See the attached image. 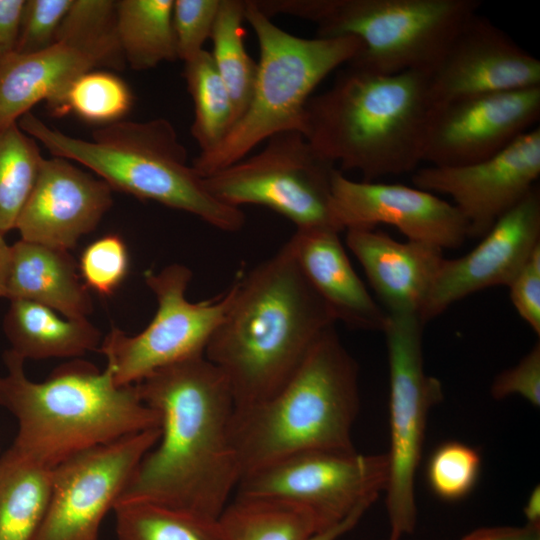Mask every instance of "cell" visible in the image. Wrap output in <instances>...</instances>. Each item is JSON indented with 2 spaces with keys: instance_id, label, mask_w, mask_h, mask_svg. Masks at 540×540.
<instances>
[{
  "instance_id": "f1b7e54d",
  "label": "cell",
  "mask_w": 540,
  "mask_h": 540,
  "mask_svg": "<svg viewBox=\"0 0 540 540\" xmlns=\"http://www.w3.org/2000/svg\"><path fill=\"white\" fill-rule=\"evenodd\" d=\"M245 5L242 0H220L210 37V54L232 98L236 121L249 105L257 75V63L248 54L243 40Z\"/></svg>"
},
{
  "instance_id": "277c9868",
  "label": "cell",
  "mask_w": 540,
  "mask_h": 540,
  "mask_svg": "<svg viewBox=\"0 0 540 540\" xmlns=\"http://www.w3.org/2000/svg\"><path fill=\"white\" fill-rule=\"evenodd\" d=\"M3 360L7 373L0 376V405L18 425L11 447L46 468L160 425L158 413L141 399L136 385H117L107 367L100 371L76 358L35 382L11 349Z\"/></svg>"
},
{
  "instance_id": "5bb4252c",
  "label": "cell",
  "mask_w": 540,
  "mask_h": 540,
  "mask_svg": "<svg viewBox=\"0 0 540 540\" xmlns=\"http://www.w3.org/2000/svg\"><path fill=\"white\" fill-rule=\"evenodd\" d=\"M540 176V127L518 137L499 153L466 165L417 168L415 187L448 195L468 227L469 238H482L535 186Z\"/></svg>"
},
{
  "instance_id": "b9f144b4",
  "label": "cell",
  "mask_w": 540,
  "mask_h": 540,
  "mask_svg": "<svg viewBox=\"0 0 540 540\" xmlns=\"http://www.w3.org/2000/svg\"><path fill=\"white\" fill-rule=\"evenodd\" d=\"M527 524H540V488L536 486L530 493L524 507Z\"/></svg>"
},
{
  "instance_id": "44dd1931",
  "label": "cell",
  "mask_w": 540,
  "mask_h": 540,
  "mask_svg": "<svg viewBox=\"0 0 540 540\" xmlns=\"http://www.w3.org/2000/svg\"><path fill=\"white\" fill-rule=\"evenodd\" d=\"M346 244L387 314L420 315L445 259L443 249L419 241L400 242L375 228L346 230Z\"/></svg>"
},
{
  "instance_id": "8fae6325",
  "label": "cell",
  "mask_w": 540,
  "mask_h": 540,
  "mask_svg": "<svg viewBox=\"0 0 540 540\" xmlns=\"http://www.w3.org/2000/svg\"><path fill=\"white\" fill-rule=\"evenodd\" d=\"M424 323L418 314H388L383 333L389 362L390 451L386 506L391 534L400 540L416 524L414 481L429 410L443 398L441 382L426 374Z\"/></svg>"
},
{
  "instance_id": "7c38bea8",
  "label": "cell",
  "mask_w": 540,
  "mask_h": 540,
  "mask_svg": "<svg viewBox=\"0 0 540 540\" xmlns=\"http://www.w3.org/2000/svg\"><path fill=\"white\" fill-rule=\"evenodd\" d=\"M157 301L148 326L136 335L112 327L98 349L119 386L134 385L165 366L204 355L206 346L231 304L234 287L211 300L191 302L186 290L191 270L170 264L144 273Z\"/></svg>"
},
{
  "instance_id": "8992f818",
  "label": "cell",
  "mask_w": 540,
  "mask_h": 540,
  "mask_svg": "<svg viewBox=\"0 0 540 540\" xmlns=\"http://www.w3.org/2000/svg\"><path fill=\"white\" fill-rule=\"evenodd\" d=\"M18 126L40 142L52 156L82 164L112 190L190 213L227 232L240 230V208L214 198L187 162V151L172 123L165 118L120 120L100 126L91 140L69 136L27 112Z\"/></svg>"
},
{
  "instance_id": "9c48e42d",
  "label": "cell",
  "mask_w": 540,
  "mask_h": 540,
  "mask_svg": "<svg viewBox=\"0 0 540 540\" xmlns=\"http://www.w3.org/2000/svg\"><path fill=\"white\" fill-rule=\"evenodd\" d=\"M386 454L307 451L242 477L233 497L288 504L308 512L321 534L336 540L387 488Z\"/></svg>"
},
{
  "instance_id": "ac0fdd59",
  "label": "cell",
  "mask_w": 540,
  "mask_h": 540,
  "mask_svg": "<svg viewBox=\"0 0 540 540\" xmlns=\"http://www.w3.org/2000/svg\"><path fill=\"white\" fill-rule=\"evenodd\" d=\"M467 254L444 259L420 313L423 323L477 291L509 286L540 246V191L535 186Z\"/></svg>"
},
{
  "instance_id": "3957f363",
  "label": "cell",
  "mask_w": 540,
  "mask_h": 540,
  "mask_svg": "<svg viewBox=\"0 0 540 540\" xmlns=\"http://www.w3.org/2000/svg\"><path fill=\"white\" fill-rule=\"evenodd\" d=\"M429 75L381 74L350 61L308 100L303 135L319 156L362 181L413 173L434 109Z\"/></svg>"
},
{
  "instance_id": "1f68e13d",
  "label": "cell",
  "mask_w": 540,
  "mask_h": 540,
  "mask_svg": "<svg viewBox=\"0 0 540 540\" xmlns=\"http://www.w3.org/2000/svg\"><path fill=\"white\" fill-rule=\"evenodd\" d=\"M132 102V93L120 77L93 70L77 77L52 111L72 112L86 122L105 126L120 121Z\"/></svg>"
},
{
  "instance_id": "d590c367",
  "label": "cell",
  "mask_w": 540,
  "mask_h": 540,
  "mask_svg": "<svg viewBox=\"0 0 540 540\" xmlns=\"http://www.w3.org/2000/svg\"><path fill=\"white\" fill-rule=\"evenodd\" d=\"M72 0H25L16 53L44 50L56 42Z\"/></svg>"
},
{
  "instance_id": "ba28073f",
  "label": "cell",
  "mask_w": 540,
  "mask_h": 540,
  "mask_svg": "<svg viewBox=\"0 0 540 540\" xmlns=\"http://www.w3.org/2000/svg\"><path fill=\"white\" fill-rule=\"evenodd\" d=\"M269 18L310 21L318 37L352 36L364 50L353 62L381 74L431 73L480 0H254Z\"/></svg>"
},
{
  "instance_id": "484cf974",
  "label": "cell",
  "mask_w": 540,
  "mask_h": 540,
  "mask_svg": "<svg viewBox=\"0 0 540 540\" xmlns=\"http://www.w3.org/2000/svg\"><path fill=\"white\" fill-rule=\"evenodd\" d=\"M174 0L116 1V33L134 70H148L178 59L173 29Z\"/></svg>"
},
{
  "instance_id": "e0dca14e",
  "label": "cell",
  "mask_w": 540,
  "mask_h": 540,
  "mask_svg": "<svg viewBox=\"0 0 540 540\" xmlns=\"http://www.w3.org/2000/svg\"><path fill=\"white\" fill-rule=\"evenodd\" d=\"M434 106L540 87V61L489 19L474 15L429 75Z\"/></svg>"
},
{
  "instance_id": "d6986e66",
  "label": "cell",
  "mask_w": 540,
  "mask_h": 540,
  "mask_svg": "<svg viewBox=\"0 0 540 540\" xmlns=\"http://www.w3.org/2000/svg\"><path fill=\"white\" fill-rule=\"evenodd\" d=\"M112 191L67 159L43 158L15 229L22 240L69 251L101 222Z\"/></svg>"
},
{
  "instance_id": "f546056e",
  "label": "cell",
  "mask_w": 540,
  "mask_h": 540,
  "mask_svg": "<svg viewBox=\"0 0 540 540\" xmlns=\"http://www.w3.org/2000/svg\"><path fill=\"white\" fill-rule=\"evenodd\" d=\"M187 89L194 103L191 134L201 152L215 147L236 121L230 93L209 51L202 50L184 63Z\"/></svg>"
},
{
  "instance_id": "836d02e7",
  "label": "cell",
  "mask_w": 540,
  "mask_h": 540,
  "mask_svg": "<svg viewBox=\"0 0 540 540\" xmlns=\"http://www.w3.org/2000/svg\"><path fill=\"white\" fill-rule=\"evenodd\" d=\"M129 265V252L124 240L117 234H107L83 250L78 268L89 290L110 296L127 277Z\"/></svg>"
},
{
  "instance_id": "60d3db41",
  "label": "cell",
  "mask_w": 540,
  "mask_h": 540,
  "mask_svg": "<svg viewBox=\"0 0 540 540\" xmlns=\"http://www.w3.org/2000/svg\"><path fill=\"white\" fill-rule=\"evenodd\" d=\"M5 234L0 232V298H6L7 279L11 258V245H9L4 237Z\"/></svg>"
},
{
  "instance_id": "8d00e7d4",
  "label": "cell",
  "mask_w": 540,
  "mask_h": 540,
  "mask_svg": "<svg viewBox=\"0 0 540 540\" xmlns=\"http://www.w3.org/2000/svg\"><path fill=\"white\" fill-rule=\"evenodd\" d=\"M491 395L496 400L520 395L536 408L540 406V344L514 367L504 370L494 379Z\"/></svg>"
},
{
  "instance_id": "7402d4cb",
  "label": "cell",
  "mask_w": 540,
  "mask_h": 540,
  "mask_svg": "<svg viewBox=\"0 0 540 540\" xmlns=\"http://www.w3.org/2000/svg\"><path fill=\"white\" fill-rule=\"evenodd\" d=\"M287 244L336 322L354 329L383 331L388 314L354 270L339 231L329 227L296 229Z\"/></svg>"
},
{
  "instance_id": "f35d334b",
  "label": "cell",
  "mask_w": 540,
  "mask_h": 540,
  "mask_svg": "<svg viewBox=\"0 0 540 540\" xmlns=\"http://www.w3.org/2000/svg\"><path fill=\"white\" fill-rule=\"evenodd\" d=\"M25 0H0V60L14 53Z\"/></svg>"
},
{
  "instance_id": "603a6c76",
  "label": "cell",
  "mask_w": 540,
  "mask_h": 540,
  "mask_svg": "<svg viewBox=\"0 0 540 540\" xmlns=\"http://www.w3.org/2000/svg\"><path fill=\"white\" fill-rule=\"evenodd\" d=\"M77 270L68 250L20 239L11 245L6 298L40 303L69 319H87L92 298Z\"/></svg>"
},
{
  "instance_id": "4dcf8cb0",
  "label": "cell",
  "mask_w": 540,
  "mask_h": 540,
  "mask_svg": "<svg viewBox=\"0 0 540 540\" xmlns=\"http://www.w3.org/2000/svg\"><path fill=\"white\" fill-rule=\"evenodd\" d=\"M43 156L37 141L17 123L0 130V232L15 229Z\"/></svg>"
},
{
  "instance_id": "d4e9b609",
  "label": "cell",
  "mask_w": 540,
  "mask_h": 540,
  "mask_svg": "<svg viewBox=\"0 0 540 540\" xmlns=\"http://www.w3.org/2000/svg\"><path fill=\"white\" fill-rule=\"evenodd\" d=\"M51 489V469L10 446L0 456V540H35Z\"/></svg>"
},
{
  "instance_id": "ab89813d",
  "label": "cell",
  "mask_w": 540,
  "mask_h": 540,
  "mask_svg": "<svg viewBox=\"0 0 540 540\" xmlns=\"http://www.w3.org/2000/svg\"><path fill=\"white\" fill-rule=\"evenodd\" d=\"M540 536V524L524 527H490L477 529L462 540H534Z\"/></svg>"
},
{
  "instance_id": "4316f807",
  "label": "cell",
  "mask_w": 540,
  "mask_h": 540,
  "mask_svg": "<svg viewBox=\"0 0 540 540\" xmlns=\"http://www.w3.org/2000/svg\"><path fill=\"white\" fill-rule=\"evenodd\" d=\"M218 521L223 540H331L308 512L277 501L233 497Z\"/></svg>"
},
{
  "instance_id": "9a60e30c",
  "label": "cell",
  "mask_w": 540,
  "mask_h": 540,
  "mask_svg": "<svg viewBox=\"0 0 540 540\" xmlns=\"http://www.w3.org/2000/svg\"><path fill=\"white\" fill-rule=\"evenodd\" d=\"M540 87L462 98L434 106L423 162L460 166L487 159L533 129Z\"/></svg>"
},
{
  "instance_id": "5b68a950",
  "label": "cell",
  "mask_w": 540,
  "mask_h": 540,
  "mask_svg": "<svg viewBox=\"0 0 540 540\" xmlns=\"http://www.w3.org/2000/svg\"><path fill=\"white\" fill-rule=\"evenodd\" d=\"M358 409V365L333 326L278 392L235 409L232 437L242 477L301 452H354Z\"/></svg>"
},
{
  "instance_id": "6da1fadb",
  "label": "cell",
  "mask_w": 540,
  "mask_h": 540,
  "mask_svg": "<svg viewBox=\"0 0 540 540\" xmlns=\"http://www.w3.org/2000/svg\"><path fill=\"white\" fill-rule=\"evenodd\" d=\"M160 419V435L115 506L151 502L219 518L242 471L232 437L235 403L204 355L160 368L135 384Z\"/></svg>"
},
{
  "instance_id": "cb8c5ba5",
  "label": "cell",
  "mask_w": 540,
  "mask_h": 540,
  "mask_svg": "<svg viewBox=\"0 0 540 540\" xmlns=\"http://www.w3.org/2000/svg\"><path fill=\"white\" fill-rule=\"evenodd\" d=\"M3 330L11 350L26 359H76L98 350L102 335L88 319H69L37 302L10 300Z\"/></svg>"
},
{
  "instance_id": "d6a6232c",
  "label": "cell",
  "mask_w": 540,
  "mask_h": 540,
  "mask_svg": "<svg viewBox=\"0 0 540 540\" xmlns=\"http://www.w3.org/2000/svg\"><path fill=\"white\" fill-rule=\"evenodd\" d=\"M480 470L481 456L475 448L458 441H447L430 455L426 478L434 495L454 502L472 492Z\"/></svg>"
},
{
  "instance_id": "83f0119b",
  "label": "cell",
  "mask_w": 540,
  "mask_h": 540,
  "mask_svg": "<svg viewBox=\"0 0 540 540\" xmlns=\"http://www.w3.org/2000/svg\"><path fill=\"white\" fill-rule=\"evenodd\" d=\"M118 540H223L218 518L151 502L114 506Z\"/></svg>"
},
{
  "instance_id": "ffe728a7",
  "label": "cell",
  "mask_w": 540,
  "mask_h": 540,
  "mask_svg": "<svg viewBox=\"0 0 540 540\" xmlns=\"http://www.w3.org/2000/svg\"><path fill=\"white\" fill-rule=\"evenodd\" d=\"M125 66L117 39L62 36L44 50L10 54L0 60V130L17 123L40 101L45 100L53 110L80 75Z\"/></svg>"
},
{
  "instance_id": "52a82bcc",
  "label": "cell",
  "mask_w": 540,
  "mask_h": 540,
  "mask_svg": "<svg viewBox=\"0 0 540 540\" xmlns=\"http://www.w3.org/2000/svg\"><path fill=\"white\" fill-rule=\"evenodd\" d=\"M245 2L244 19L259 44L252 96L226 136L193 159L191 165L201 177L242 160L278 133L303 134L305 107L314 89L364 50L361 40L352 36L309 39L290 34L275 25L254 0Z\"/></svg>"
},
{
  "instance_id": "7bdbcfd3",
  "label": "cell",
  "mask_w": 540,
  "mask_h": 540,
  "mask_svg": "<svg viewBox=\"0 0 540 540\" xmlns=\"http://www.w3.org/2000/svg\"><path fill=\"white\" fill-rule=\"evenodd\" d=\"M534 540H540V536H539V537H537V538H536V539H534Z\"/></svg>"
},
{
  "instance_id": "4fadbf2b",
  "label": "cell",
  "mask_w": 540,
  "mask_h": 540,
  "mask_svg": "<svg viewBox=\"0 0 540 540\" xmlns=\"http://www.w3.org/2000/svg\"><path fill=\"white\" fill-rule=\"evenodd\" d=\"M159 435V427L135 433L52 468L49 501L35 540H98L104 516Z\"/></svg>"
},
{
  "instance_id": "7a4b0ae2",
  "label": "cell",
  "mask_w": 540,
  "mask_h": 540,
  "mask_svg": "<svg viewBox=\"0 0 540 540\" xmlns=\"http://www.w3.org/2000/svg\"><path fill=\"white\" fill-rule=\"evenodd\" d=\"M233 287L204 356L225 377L235 409H243L278 392L336 320L287 243Z\"/></svg>"
},
{
  "instance_id": "2e32d148",
  "label": "cell",
  "mask_w": 540,
  "mask_h": 540,
  "mask_svg": "<svg viewBox=\"0 0 540 540\" xmlns=\"http://www.w3.org/2000/svg\"><path fill=\"white\" fill-rule=\"evenodd\" d=\"M330 209L339 232L388 224L408 240L441 249L459 248L469 238L458 209L435 194L415 186L354 181L338 169L332 176Z\"/></svg>"
},
{
  "instance_id": "74e56055",
  "label": "cell",
  "mask_w": 540,
  "mask_h": 540,
  "mask_svg": "<svg viewBox=\"0 0 540 540\" xmlns=\"http://www.w3.org/2000/svg\"><path fill=\"white\" fill-rule=\"evenodd\" d=\"M510 298L520 317L540 334V246L531 254L508 286Z\"/></svg>"
},
{
  "instance_id": "e575fe53",
  "label": "cell",
  "mask_w": 540,
  "mask_h": 540,
  "mask_svg": "<svg viewBox=\"0 0 540 540\" xmlns=\"http://www.w3.org/2000/svg\"><path fill=\"white\" fill-rule=\"evenodd\" d=\"M220 0H174L173 29L178 59L194 58L210 39Z\"/></svg>"
},
{
  "instance_id": "30bf717a",
  "label": "cell",
  "mask_w": 540,
  "mask_h": 540,
  "mask_svg": "<svg viewBox=\"0 0 540 540\" xmlns=\"http://www.w3.org/2000/svg\"><path fill=\"white\" fill-rule=\"evenodd\" d=\"M335 170L301 132L286 131L270 137L260 152L203 181L208 192L226 205L267 207L288 218L296 229L337 230L330 209Z\"/></svg>"
}]
</instances>
